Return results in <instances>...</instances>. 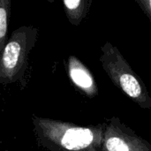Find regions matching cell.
Instances as JSON below:
<instances>
[{
	"instance_id": "cell-1",
	"label": "cell",
	"mask_w": 151,
	"mask_h": 151,
	"mask_svg": "<svg viewBox=\"0 0 151 151\" xmlns=\"http://www.w3.org/2000/svg\"><path fill=\"white\" fill-rule=\"evenodd\" d=\"M32 121L38 144L48 151H102L106 123L79 126L37 116Z\"/></svg>"
},
{
	"instance_id": "cell-2",
	"label": "cell",
	"mask_w": 151,
	"mask_h": 151,
	"mask_svg": "<svg viewBox=\"0 0 151 151\" xmlns=\"http://www.w3.org/2000/svg\"><path fill=\"white\" fill-rule=\"evenodd\" d=\"M101 50L102 67L113 84L140 107L151 110V97L145 84L134 72L118 48L106 42Z\"/></svg>"
},
{
	"instance_id": "cell-3",
	"label": "cell",
	"mask_w": 151,
	"mask_h": 151,
	"mask_svg": "<svg viewBox=\"0 0 151 151\" xmlns=\"http://www.w3.org/2000/svg\"><path fill=\"white\" fill-rule=\"evenodd\" d=\"M38 29L22 26L15 29L0 56V85L21 81L28 66L29 53L35 45Z\"/></svg>"
},
{
	"instance_id": "cell-4",
	"label": "cell",
	"mask_w": 151,
	"mask_h": 151,
	"mask_svg": "<svg viewBox=\"0 0 151 151\" xmlns=\"http://www.w3.org/2000/svg\"><path fill=\"white\" fill-rule=\"evenodd\" d=\"M102 151H151V144L118 117H112L105 125Z\"/></svg>"
},
{
	"instance_id": "cell-5",
	"label": "cell",
	"mask_w": 151,
	"mask_h": 151,
	"mask_svg": "<svg viewBox=\"0 0 151 151\" xmlns=\"http://www.w3.org/2000/svg\"><path fill=\"white\" fill-rule=\"evenodd\" d=\"M67 71L72 82L87 96H97L96 83L89 70L75 56H70L67 60Z\"/></svg>"
},
{
	"instance_id": "cell-6",
	"label": "cell",
	"mask_w": 151,
	"mask_h": 151,
	"mask_svg": "<svg viewBox=\"0 0 151 151\" xmlns=\"http://www.w3.org/2000/svg\"><path fill=\"white\" fill-rule=\"evenodd\" d=\"M90 4L91 1L87 0H65L64 9L70 23L79 26L88 13Z\"/></svg>"
},
{
	"instance_id": "cell-7",
	"label": "cell",
	"mask_w": 151,
	"mask_h": 151,
	"mask_svg": "<svg viewBox=\"0 0 151 151\" xmlns=\"http://www.w3.org/2000/svg\"><path fill=\"white\" fill-rule=\"evenodd\" d=\"M11 13V0H0V56L7 42L9 17Z\"/></svg>"
},
{
	"instance_id": "cell-8",
	"label": "cell",
	"mask_w": 151,
	"mask_h": 151,
	"mask_svg": "<svg viewBox=\"0 0 151 151\" xmlns=\"http://www.w3.org/2000/svg\"><path fill=\"white\" fill-rule=\"evenodd\" d=\"M137 4L149 17L151 23V0H137Z\"/></svg>"
}]
</instances>
